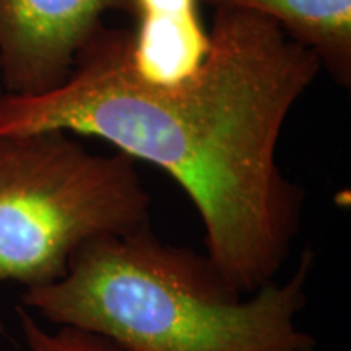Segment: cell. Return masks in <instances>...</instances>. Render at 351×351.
Here are the masks:
<instances>
[{
  "label": "cell",
  "instance_id": "cell-1",
  "mask_svg": "<svg viewBox=\"0 0 351 351\" xmlns=\"http://www.w3.org/2000/svg\"><path fill=\"white\" fill-rule=\"evenodd\" d=\"M194 78L148 86L129 62L132 32L104 25L62 85L0 98V135L62 130L106 140L178 182L204 225L207 256L243 295L275 280L300 232L304 192L276 161L289 112L322 70L265 16L215 8Z\"/></svg>",
  "mask_w": 351,
  "mask_h": 351
},
{
  "label": "cell",
  "instance_id": "cell-2",
  "mask_svg": "<svg viewBox=\"0 0 351 351\" xmlns=\"http://www.w3.org/2000/svg\"><path fill=\"white\" fill-rule=\"evenodd\" d=\"M314 262L302 249L285 282L243 295L207 254L165 243L148 226L83 244L62 278L26 288L20 302L127 351H314L317 340L298 324Z\"/></svg>",
  "mask_w": 351,
  "mask_h": 351
},
{
  "label": "cell",
  "instance_id": "cell-3",
  "mask_svg": "<svg viewBox=\"0 0 351 351\" xmlns=\"http://www.w3.org/2000/svg\"><path fill=\"white\" fill-rule=\"evenodd\" d=\"M150 218L152 195L124 153L91 152L62 130L0 135V285L54 283L83 244Z\"/></svg>",
  "mask_w": 351,
  "mask_h": 351
},
{
  "label": "cell",
  "instance_id": "cell-4",
  "mask_svg": "<svg viewBox=\"0 0 351 351\" xmlns=\"http://www.w3.org/2000/svg\"><path fill=\"white\" fill-rule=\"evenodd\" d=\"M114 12L134 15V0H0L3 93L38 96L62 85Z\"/></svg>",
  "mask_w": 351,
  "mask_h": 351
},
{
  "label": "cell",
  "instance_id": "cell-5",
  "mask_svg": "<svg viewBox=\"0 0 351 351\" xmlns=\"http://www.w3.org/2000/svg\"><path fill=\"white\" fill-rule=\"evenodd\" d=\"M129 62L134 75L148 86L174 88L194 78L210 52V33L199 7L158 8L135 13Z\"/></svg>",
  "mask_w": 351,
  "mask_h": 351
},
{
  "label": "cell",
  "instance_id": "cell-6",
  "mask_svg": "<svg viewBox=\"0 0 351 351\" xmlns=\"http://www.w3.org/2000/svg\"><path fill=\"white\" fill-rule=\"evenodd\" d=\"M265 16L317 57L339 85H351V0H202Z\"/></svg>",
  "mask_w": 351,
  "mask_h": 351
},
{
  "label": "cell",
  "instance_id": "cell-7",
  "mask_svg": "<svg viewBox=\"0 0 351 351\" xmlns=\"http://www.w3.org/2000/svg\"><path fill=\"white\" fill-rule=\"evenodd\" d=\"M19 319L29 351H127L98 333L70 327H59L57 332L46 330L21 306Z\"/></svg>",
  "mask_w": 351,
  "mask_h": 351
},
{
  "label": "cell",
  "instance_id": "cell-8",
  "mask_svg": "<svg viewBox=\"0 0 351 351\" xmlns=\"http://www.w3.org/2000/svg\"><path fill=\"white\" fill-rule=\"evenodd\" d=\"M2 96H3V88L0 85V98H2Z\"/></svg>",
  "mask_w": 351,
  "mask_h": 351
}]
</instances>
